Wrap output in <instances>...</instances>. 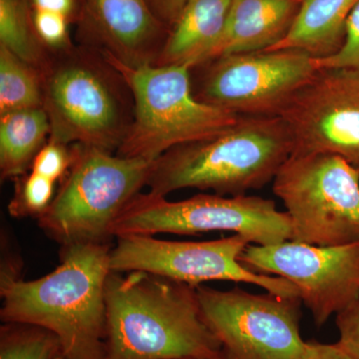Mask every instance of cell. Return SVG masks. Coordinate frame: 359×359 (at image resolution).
Here are the masks:
<instances>
[{"mask_svg": "<svg viewBox=\"0 0 359 359\" xmlns=\"http://www.w3.org/2000/svg\"><path fill=\"white\" fill-rule=\"evenodd\" d=\"M111 244L62 245L60 263L33 280L1 276L2 323L53 332L65 359L105 358L106 285Z\"/></svg>", "mask_w": 359, "mask_h": 359, "instance_id": "obj_1", "label": "cell"}, {"mask_svg": "<svg viewBox=\"0 0 359 359\" xmlns=\"http://www.w3.org/2000/svg\"><path fill=\"white\" fill-rule=\"evenodd\" d=\"M221 346L196 287L145 271H111L106 285L104 359H201Z\"/></svg>", "mask_w": 359, "mask_h": 359, "instance_id": "obj_2", "label": "cell"}, {"mask_svg": "<svg viewBox=\"0 0 359 359\" xmlns=\"http://www.w3.org/2000/svg\"><path fill=\"white\" fill-rule=\"evenodd\" d=\"M294 153V140L280 116H241L228 129L184 144L155 161L149 192L166 197L181 189L244 196L273 181Z\"/></svg>", "mask_w": 359, "mask_h": 359, "instance_id": "obj_3", "label": "cell"}, {"mask_svg": "<svg viewBox=\"0 0 359 359\" xmlns=\"http://www.w3.org/2000/svg\"><path fill=\"white\" fill-rule=\"evenodd\" d=\"M57 52L41 70L48 139L117 152L133 119L123 96L126 82L100 50Z\"/></svg>", "mask_w": 359, "mask_h": 359, "instance_id": "obj_4", "label": "cell"}, {"mask_svg": "<svg viewBox=\"0 0 359 359\" xmlns=\"http://www.w3.org/2000/svg\"><path fill=\"white\" fill-rule=\"evenodd\" d=\"M101 52L133 98V119L116 155L156 161L171 149L216 136L241 117L198 100L187 65L130 66Z\"/></svg>", "mask_w": 359, "mask_h": 359, "instance_id": "obj_5", "label": "cell"}, {"mask_svg": "<svg viewBox=\"0 0 359 359\" xmlns=\"http://www.w3.org/2000/svg\"><path fill=\"white\" fill-rule=\"evenodd\" d=\"M71 149L69 171L37 224L61 247L110 244L113 224L147 186L155 161L121 157L82 144Z\"/></svg>", "mask_w": 359, "mask_h": 359, "instance_id": "obj_6", "label": "cell"}, {"mask_svg": "<svg viewBox=\"0 0 359 359\" xmlns=\"http://www.w3.org/2000/svg\"><path fill=\"white\" fill-rule=\"evenodd\" d=\"M210 231H231L259 245L280 244L292 238L287 212L278 211L273 200L247 195L199 194L171 202L162 196L140 193L112 226L114 238L158 233L196 236Z\"/></svg>", "mask_w": 359, "mask_h": 359, "instance_id": "obj_7", "label": "cell"}, {"mask_svg": "<svg viewBox=\"0 0 359 359\" xmlns=\"http://www.w3.org/2000/svg\"><path fill=\"white\" fill-rule=\"evenodd\" d=\"M273 191L289 215L290 241L323 247L359 241V172L340 156L292 154Z\"/></svg>", "mask_w": 359, "mask_h": 359, "instance_id": "obj_8", "label": "cell"}, {"mask_svg": "<svg viewBox=\"0 0 359 359\" xmlns=\"http://www.w3.org/2000/svg\"><path fill=\"white\" fill-rule=\"evenodd\" d=\"M205 325L223 359H297L306 341L301 334L299 297L233 287H196Z\"/></svg>", "mask_w": 359, "mask_h": 359, "instance_id": "obj_9", "label": "cell"}, {"mask_svg": "<svg viewBox=\"0 0 359 359\" xmlns=\"http://www.w3.org/2000/svg\"><path fill=\"white\" fill-rule=\"evenodd\" d=\"M109 266L115 273L145 271L197 287L207 282H233L257 285L283 297H299L297 287L280 276L263 275L245 268L240 256L249 241L233 233L205 242L158 240L154 236L115 238Z\"/></svg>", "mask_w": 359, "mask_h": 359, "instance_id": "obj_10", "label": "cell"}, {"mask_svg": "<svg viewBox=\"0 0 359 359\" xmlns=\"http://www.w3.org/2000/svg\"><path fill=\"white\" fill-rule=\"evenodd\" d=\"M199 67L196 98L240 116H280L318 70L316 58L297 49L231 54Z\"/></svg>", "mask_w": 359, "mask_h": 359, "instance_id": "obj_11", "label": "cell"}, {"mask_svg": "<svg viewBox=\"0 0 359 359\" xmlns=\"http://www.w3.org/2000/svg\"><path fill=\"white\" fill-rule=\"evenodd\" d=\"M240 262L255 273L292 283L318 327L359 295V241L327 247L294 241L271 245L250 244Z\"/></svg>", "mask_w": 359, "mask_h": 359, "instance_id": "obj_12", "label": "cell"}, {"mask_svg": "<svg viewBox=\"0 0 359 359\" xmlns=\"http://www.w3.org/2000/svg\"><path fill=\"white\" fill-rule=\"evenodd\" d=\"M292 154L330 153L359 172V68H320L280 112Z\"/></svg>", "mask_w": 359, "mask_h": 359, "instance_id": "obj_13", "label": "cell"}, {"mask_svg": "<svg viewBox=\"0 0 359 359\" xmlns=\"http://www.w3.org/2000/svg\"><path fill=\"white\" fill-rule=\"evenodd\" d=\"M100 50L130 66L155 65L169 32L147 0H85Z\"/></svg>", "mask_w": 359, "mask_h": 359, "instance_id": "obj_14", "label": "cell"}, {"mask_svg": "<svg viewBox=\"0 0 359 359\" xmlns=\"http://www.w3.org/2000/svg\"><path fill=\"white\" fill-rule=\"evenodd\" d=\"M301 4L302 0H233L223 35L208 62L231 54L271 50L287 36Z\"/></svg>", "mask_w": 359, "mask_h": 359, "instance_id": "obj_15", "label": "cell"}, {"mask_svg": "<svg viewBox=\"0 0 359 359\" xmlns=\"http://www.w3.org/2000/svg\"><path fill=\"white\" fill-rule=\"evenodd\" d=\"M231 4L233 0H187L155 65L194 69L208 62L223 35Z\"/></svg>", "mask_w": 359, "mask_h": 359, "instance_id": "obj_16", "label": "cell"}, {"mask_svg": "<svg viewBox=\"0 0 359 359\" xmlns=\"http://www.w3.org/2000/svg\"><path fill=\"white\" fill-rule=\"evenodd\" d=\"M359 0H302L287 36L271 50L297 49L316 59L334 55L346 39V23Z\"/></svg>", "mask_w": 359, "mask_h": 359, "instance_id": "obj_17", "label": "cell"}, {"mask_svg": "<svg viewBox=\"0 0 359 359\" xmlns=\"http://www.w3.org/2000/svg\"><path fill=\"white\" fill-rule=\"evenodd\" d=\"M50 136L43 107L14 111L0 118V177L15 180L27 173Z\"/></svg>", "mask_w": 359, "mask_h": 359, "instance_id": "obj_18", "label": "cell"}, {"mask_svg": "<svg viewBox=\"0 0 359 359\" xmlns=\"http://www.w3.org/2000/svg\"><path fill=\"white\" fill-rule=\"evenodd\" d=\"M32 0H0V46L41 71L48 61L33 25Z\"/></svg>", "mask_w": 359, "mask_h": 359, "instance_id": "obj_19", "label": "cell"}, {"mask_svg": "<svg viewBox=\"0 0 359 359\" xmlns=\"http://www.w3.org/2000/svg\"><path fill=\"white\" fill-rule=\"evenodd\" d=\"M42 106L41 71L0 46V115Z\"/></svg>", "mask_w": 359, "mask_h": 359, "instance_id": "obj_20", "label": "cell"}, {"mask_svg": "<svg viewBox=\"0 0 359 359\" xmlns=\"http://www.w3.org/2000/svg\"><path fill=\"white\" fill-rule=\"evenodd\" d=\"M60 356V341L48 330L16 323H4L0 327V359H56Z\"/></svg>", "mask_w": 359, "mask_h": 359, "instance_id": "obj_21", "label": "cell"}, {"mask_svg": "<svg viewBox=\"0 0 359 359\" xmlns=\"http://www.w3.org/2000/svg\"><path fill=\"white\" fill-rule=\"evenodd\" d=\"M55 183L33 172L15 179V189L8 205L9 214L13 218L39 219L55 197Z\"/></svg>", "mask_w": 359, "mask_h": 359, "instance_id": "obj_22", "label": "cell"}, {"mask_svg": "<svg viewBox=\"0 0 359 359\" xmlns=\"http://www.w3.org/2000/svg\"><path fill=\"white\" fill-rule=\"evenodd\" d=\"M72 163V149L59 142L48 141L40 149L33 160L30 172L53 180L62 181Z\"/></svg>", "mask_w": 359, "mask_h": 359, "instance_id": "obj_23", "label": "cell"}, {"mask_svg": "<svg viewBox=\"0 0 359 359\" xmlns=\"http://www.w3.org/2000/svg\"><path fill=\"white\" fill-rule=\"evenodd\" d=\"M69 18L51 11L33 9V25L40 41L56 51L69 48Z\"/></svg>", "mask_w": 359, "mask_h": 359, "instance_id": "obj_24", "label": "cell"}, {"mask_svg": "<svg viewBox=\"0 0 359 359\" xmlns=\"http://www.w3.org/2000/svg\"><path fill=\"white\" fill-rule=\"evenodd\" d=\"M320 68H359V1L346 23V39L340 50L327 58L316 59Z\"/></svg>", "mask_w": 359, "mask_h": 359, "instance_id": "obj_25", "label": "cell"}, {"mask_svg": "<svg viewBox=\"0 0 359 359\" xmlns=\"http://www.w3.org/2000/svg\"><path fill=\"white\" fill-rule=\"evenodd\" d=\"M339 339L337 344L353 359H359V295L335 318Z\"/></svg>", "mask_w": 359, "mask_h": 359, "instance_id": "obj_26", "label": "cell"}, {"mask_svg": "<svg viewBox=\"0 0 359 359\" xmlns=\"http://www.w3.org/2000/svg\"><path fill=\"white\" fill-rule=\"evenodd\" d=\"M297 359H353L337 344L306 342L304 351Z\"/></svg>", "mask_w": 359, "mask_h": 359, "instance_id": "obj_27", "label": "cell"}, {"mask_svg": "<svg viewBox=\"0 0 359 359\" xmlns=\"http://www.w3.org/2000/svg\"><path fill=\"white\" fill-rule=\"evenodd\" d=\"M147 1L158 20L167 27L172 28L178 20L180 13L183 11L187 0H147Z\"/></svg>", "mask_w": 359, "mask_h": 359, "instance_id": "obj_28", "label": "cell"}, {"mask_svg": "<svg viewBox=\"0 0 359 359\" xmlns=\"http://www.w3.org/2000/svg\"><path fill=\"white\" fill-rule=\"evenodd\" d=\"M33 9L62 14L69 18L75 11V0H32Z\"/></svg>", "mask_w": 359, "mask_h": 359, "instance_id": "obj_29", "label": "cell"}, {"mask_svg": "<svg viewBox=\"0 0 359 359\" xmlns=\"http://www.w3.org/2000/svg\"><path fill=\"white\" fill-rule=\"evenodd\" d=\"M201 359H223L221 356H217V358H201Z\"/></svg>", "mask_w": 359, "mask_h": 359, "instance_id": "obj_30", "label": "cell"}, {"mask_svg": "<svg viewBox=\"0 0 359 359\" xmlns=\"http://www.w3.org/2000/svg\"><path fill=\"white\" fill-rule=\"evenodd\" d=\"M56 359H65V358H63L62 356H60V358H57Z\"/></svg>", "mask_w": 359, "mask_h": 359, "instance_id": "obj_31", "label": "cell"}]
</instances>
